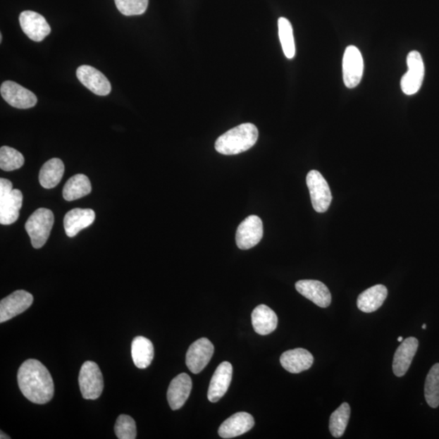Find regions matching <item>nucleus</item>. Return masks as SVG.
<instances>
[{"instance_id":"obj_10","label":"nucleus","mask_w":439,"mask_h":439,"mask_svg":"<svg viewBox=\"0 0 439 439\" xmlns=\"http://www.w3.org/2000/svg\"><path fill=\"white\" fill-rule=\"evenodd\" d=\"M0 92L5 101L16 109H28L38 103V99L33 92L13 81L3 82Z\"/></svg>"},{"instance_id":"obj_15","label":"nucleus","mask_w":439,"mask_h":439,"mask_svg":"<svg viewBox=\"0 0 439 439\" xmlns=\"http://www.w3.org/2000/svg\"><path fill=\"white\" fill-rule=\"evenodd\" d=\"M295 288L305 298L314 302L320 308H327L331 304V293L324 283L316 280H300L296 283Z\"/></svg>"},{"instance_id":"obj_16","label":"nucleus","mask_w":439,"mask_h":439,"mask_svg":"<svg viewBox=\"0 0 439 439\" xmlns=\"http://www.w3.org/2000/svg\"><path fill=\"white\" fill-rule=\"evenodd\" d=\"M233 376V367L230 362H222L216 368L211 379L208 398L211 403L219 401L228 390Z\"/></svg>"},{"instance_id":"obj_13","label":"nucleus","mask_w":439,"mask_h":439,"mask_svg":"<svg viewBox=\"0 0 439 439\" xmlns=\"http://www.w3.org/2000/svg\"><path fill=\"white\" fill-rule=\"evenodd\" d=\"M21 29L28 38L39 42L51 33V27L44 17L33 11H24L20 14Z\"/></svg>"},{"instance_id":"obj_6","label":"nucleus","mask_w":439,"mask_h":439,"mask_svg":"<svg viewBox=\"0 0 439 439\" xmlns=\"http://www.w3.org/2000/svg\"><path fill=\"white\" fill-rule=\"evenodd\" d=\"M407 72L401 78L402 92L407 95L415 94L419 92L424 80L425 66L420 52L412 51L407 57Z\"/></svg>"},{"instance_id":"obj_8","label":"nucleus","mask_w":439,"mask_h":439,"mask_svg":"<svg viewBox=\"0 0 439 439\" xmlns=\"http://www.w3.org/2000/svg\"><path fill=\"white\" fill-rule=\"evenodd\" d=\"M364 73L361 52L355 46L347 47L342 58L343 82L347 88H355L361 82Z\"/></svg>"},{"instance_id":"obj_14","label":"nucleus","mask_w":439,"mask_h":439,"mask_svg":"<svg viewBox=\"0 0 439 439\" xmlns=\"http://www.w3.org/2000/svg\"><path fill=\"white\" fill-rule=\"evenodd\" d=\"M78 80L89 91L99 97H106L112 91L109 79L97 68L89 66H82L77 70Z\"/></svg>"},{"instance_id":"obj_33","label":"nucleus","mask_w":439,"mask_h":439,"mask_svg":"<svg viewBox=\"0 0 439 439\" xmlns=\"http://www.w3.org/2000/svg\"><path fill=\"white\" fill-rule=\"evenodd\" d=\"M0 438H1V439H5V438L9 439L10 437L7 436L6 435H5V433H3V431H1V437H0Z\"/></svg>"},{"instance_id":"obj_26","label":"nucleus","mask_w":439,"mask_h":439,"mask_svg":"<svg viewBox=\"0 0 439 439\" xmlns=\"http://www.w3.org/2000/svg\"><path fill=\"white\" fill-rule=\"evenodd\" d=\"M92 183L84 174L74 175L65 185L63 197L67 201H73L87 197L92 192Z\"/></svg>"},{"instance_id":"obj_7","label":"nucleus","mask_w":439,"mask_h":439,"mask_svg":"<svg viewBox=\"0 0 439 439\" xmlns=\"http://www.w3.org/2000/svg\"><path fill=\"white\" fill-rule=\"evenodd\" d=\"M306 180L314 209L317 213H326L332 202L329 184L321 173L316 171H310Z\"/></svg>"},{"instance_id":"obj_11","label":"nucleus","mask_w":439,"mask_h":439,"mask_svg":"<svg viewBox=\"0 0 439 439\" xmlns=\"http://www.w3.org/2000/svg\"><path fill=\"white\" fill-rule=\"evenodd\" d=\"M214 346L208 338H202L190 346L187 356V366L193 373L202 372L213 357Z\"/></svg>"},{"instance_id":"obj_22","label":"nucleus","mask_w":439,"mask_h":439,"mask_svg":"<svg viewBox=\"0 0 439 439\" xmlns=\"http://www.w3.org/2000/svg\"><path fill=\"white\" fill-rule=\"evenodd\" d=\"M252 322L254 330L258 335H267L276 330L278 319L273 310L266 305L261 304L253 310Z\"/></svg>"},{"instance_id":"obj_2","label":"nucleus","mask_w":439,"mask_h":439,"mask_svg":"<svg viewBox=\"0 0 439 439\" xmlns=\"http://www.w3.org/2000/svg\"><path fill=\"white\" fill-rule=\"evenodd\" d=\"M259 131L255 125L245 123L225 132L216 141V152L222 155L240 154L256 144Z\"/></svg>"},{"instance_id":"obj_28","label":"nucleus","mask_w":439,"mask_h":439,"mask_svg":"<svg viewBox=\"0 0 439 439\" xmlns=\"http://www.w3.org/2000/svg\"><path fill=\"white\" fill-rule=\"evenodd\" d=\"M278 35L285 57H287V59H293L295 56L293 28L292 24H290L287 18H279Z\"/></svg>"},{"instance_id":"obj_20","label":"nucleus","mask_w":439,"mask_h":439,"mask_svg":"<svg viewBox=\"0 0 439 439\" xmlns=\"http://www.w3.org/2000/svg\"><path fill=\"white\" fill-rule=\"evenodd\" d=\"M95 219L94 210L89 209H74L68 211L63 218V228L66 235L73 237L79 232L93 224Z\"/></svg>"},{"instance_id":"obj_30","label":"nucleus","mask_w":439,"mask_h":439,"mask_svg":"<svg viewBox=\"0 0 439 439\" xmlns=\"http://www.w3.org/2000/svg\"><path fill=\"white\" fill-rule=\"evenodd\" d=\"M25 158L13 147L4 146L0 148V168L4 171H13L23 166Z\"/></svg>"},{"instance_id":"obj_9","label":"nucleus","mask_w":439,"mask_h":439,"mask_svg":"<svg viewBox=\"0 0 439 439\" xmlns=\"http://www.w3.org/2000/svg\"><path fill=\"white\" fill-rule=\"evenodd\" d=\"M264 228L262 221L259 216H248L237 227L236 233L237 246L242 250H248L255 247L262 240Z\"/></svg>"},{"instance_id":"obj_3","label":"nucleus","mask_w":439,"mask_h":439,"mask_svg":"<svg viewBox=\"0 0 439 439\" xmlns=\"http://www.w3.org/2000/svg\"><path fill=\"white\" fill-rule=\"evenodd\" d=\"M23 203V194L20 190L13 189L9 180L0 179V223L8 225L17 221Z\"/></svg>"},{"instance_id":"obj_36","label":"nucleus","mask_w":439,"mask_h":439,"mask_svg":"<svg viewBox=\"0 0 439 439\" xmlns=\"http://www.w3.org/2000/svg\"><path fill=\"white\" fill-rule=\"evenodd\" d=\"M2 39H3V35H2V34H1V35H0V42H2Z\"/></svg>"},{"instance_id":"obj_25","label":"nucleus","mask_w":439,"mask_h":439,"mask_svg":"<svg viewBox=\"0 0 439 439\" xmlns=\"http://www.w3.org/2000/svg\"><path fill=\"white\" fill-rule=\"evenodd\" d=\"M65 173V166L60 159L53 158L42 166L39 173V183L45 189L54 188L59 184Z\"/></svg>"},{"instance_id":"obj_18","label":"nucleus","mask_w":439,"mask_h":439,"mask_svg":"<svg viewBox=\"0 0 439 439\" xmlns=\"http://www.w3.org/2000/svg\"><path fill=\"white\" fill-rule=\"evenodd\" d=\"M255 425L253 416L245 412H237L222 423L218 433L222 438H233L252 429Z\"/></svg>"},{"instance_id":"obj_1","label":"nucleus","mask_w":439,"mask_h":439,"mask_svg":"<svg viewBox=\"0 0 439 439\" xmlns=\"http://www.w3.org/2000/svg\"><path fill=\"white\" fill-rule=\"evenodd\" d=\"M19 388L32 403L45 404L54 395V382L44 364L35 359L25 361L18 370Z\"/></svg>"},{"instance_id":"obj_17","label":"nucleus","mask_w":439,"mask_h":439,"mask_svg":"<svg viewBox=\"0 0 439 439\" xmlns=\"http://www.w3.org/2000/svg\"><path fill=\"white\" fill-rule=\"evenodd\" d=\"M192 389V378L187 373L174 378L169 385L167 398L173 410H178L186 403Z\"/></svg>"},{"instance_id":"obj_21","label":"nucleus","mask_w":439,"mask_h":439,"mask_svg":"<svg viewBox=\"0 0 439 439\" xmlns=\"http://www.w3.org/2000/svg\"><path fill=\"white\" fill-rule=\"evenodd\" d=\"M314 361V356L303 348L285 352L280 357L282 366L292 373H299L308 370L313 366Z\"/></svg>"},{"instance_id":"obj_29","label":"nucleus","mask_w":439,"mask_h":439,"mask_svg":"<svg viewBox=\"0 0 439 439\" xmlns=\"http://www.w3.org/2000/svg\"><path fill=\"white\" fill-rule=\"evenodd\" d=\"M425 397L431 408L439 406V364H435L427 375L425 384Z\"/></svg>"},{"instance_id":"obj_5","label":"nucleus","mask_w":439,"mask_h":439,"mask_svg":"<svg viewBox=\"0 0 439 439\" xmlns=\"http://www.w3.org/2000/svg\"><path fill=\"white\" fill-rule=\"evenodd\" d=\"M79 387L85 400H97L104 390V378L98 364L87 361L82 364L79 373Z\"/></svg>"},{"instance_id":"obj_35","label":"nucleus","mask_w":439,"mask_h":439,"mask_svg":"<svg viewBox=\"0 0 439 439\" xmlns=\"http://www.w3.org/2000/svg\"><path fill=\"white\" fill-rule=\"evenodd\" d=\"M422 329L423 330H426V324L422 326Z\"/></svg>"},{"instance_id":"obj_4","label":"nucleus","mask_w":439,"mask_h":439,"mask_svg":"<svg viewBox=\"0 0 439 439\" xmlns=\"http://www.w3.org/2000/svg\"><path fill=\"white\" fill-rule=\"evenodd\" d=\"M54 225V214L49 209L42 208L32 214L25 225L31 240V245L36 249L45 245Z\"/></svg>"},{"instance_id":"obj_19","label":"nucleus","mask_w":439,"mask_h":439,"mask_svg":"<svg viewBox=\"0 0 439 439\" xmlns=\"http://www.w3.org/2000/svg\"><path fill=\"white\" fill-rule=\"evenodd\" d=\"M419 345V340L414 337L406 338L402 342L394 356L393 372L395 376L403 377L408 372Z\"/></svg>"},{"instance_id":"obj_23","label":"nucleus","mask_w":439,"mask_h":439,"mask_svg":"<svg viewBox=\"0 0 439 439\" xmlns=\"http://www.w3.org/2000/svg\"><path fill=\"white\" fill-rule=\"evenodd\" d=\"M388 295V288L383 285H376L370 287L361 295L357 299L358 309L363 313L370 314L377 311L384 303Z\"/></svg>"},{"instance_id":"obj_12","label":"nucleus","mask_w":439,"mask_h":439,"mask_svg":"<svg viewBox=\"0 0 439 439\" xmlns=\"http://www.w3.org/2000/svg\"><path fill=\"white\" fill-rule=\"evenodd\" d=\"M33 302V295L25 290L14 292L0 302V322L4 323L24 313Z\"/></svg>"},{"instance_id":"obj_24","label":"nucleus","mask_w":439,"mask_h":439,"mask_svg":"<svg viewBox=\"0 0 439 439\" xmlns=\"http://www.w3.org/2000/svg\"><path fill=\"white\" fill-rule=\"evenodd\" d=\"M131 355L137 368L147 369L154 358V347L148 338L137 336L132 342Z\"/></svg>"},{"instance_id":"obj_32","label":"nucleus","mask_w":439,"mask_h":439,"mask_svg":"<svg viewBox=\"0 0 439 439\" xmlns=\"http://www.w3.org/2000/svg\"><path fill=\"white\" fill-rule=\"evenodd\" d=\"M121 14L130 17L144 14L148 7V0H114Z\"/></svg>"},{"instance_id":"obj_34","label":"nucleus","mask_w":439,"mask_h":439,"mask_svg":"<svg viewBox=\"0 0 439 439\" xmlns=\"http://www.w3.org/2000/svg\"><path fill=\"white\" fill-rule=\"evenodd\" d=\"M398 341H399V342H403V341H404V340H403V337L400 336V337L398 338Z\"/></svg>"},{"instance_id":"obj_31","label":"nucleus","mask_w":439,"mask_h":439,"mask_svg":"<svg viewBox=\"0 0 439 439\" xmlns=\"http://www.w3.org/2000/svg\"><path fill=\"white\" fill-rule=\"evenodd\" d=\"M115 433L119 439H135L137 428L135 421L128 415H120L116 421Z\"/></svg>"},{"instance_id":"obj_27","label":"nucleus","mask_w":439,"mask_h":439,"mask_svg":"<svg viewBox=\"0 0 439 439\" xmlns=\"http://www.w3.org/2000/svg\"><path fill=\"white\" fill-rule=\"evenodd\" d=\"M351 416V408L343 403L330 416V431L335 438H341L346 431Z\"/></svg>"}]
</instances>
